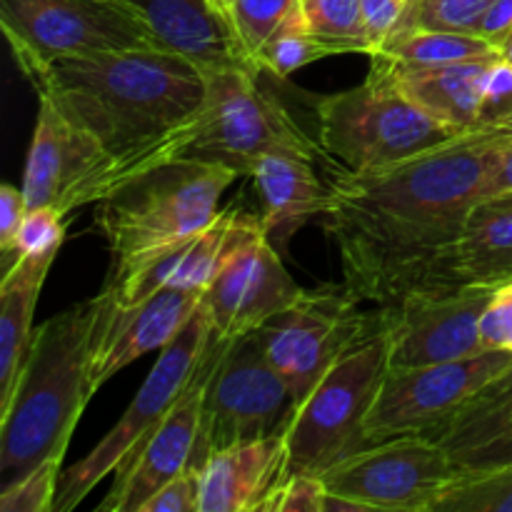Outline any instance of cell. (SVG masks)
Returning <instances> with one entry per match:
<instances>
[{"label": "cell", "instance_id": "1", "mask_svg": "<svg viewBox=\"0 0 512 512\" xmlns=\"http://www.w3.org/2000/svg\"><path fill=\"white\" fill-rule=\"evenodd\" d=\"M510 135L512 125L465 130L388 168L335 175L325 230L360 303L388 308L428 283Z\"/></svg>", "mask_w": 512, "mask_h": 512}, {"label": "cell", "instance_id": "2", "mask_svg": "<svg viewBox=\"0 0 512 512\" xmlns=\"http://www.w3.org/2000/svg\"><path fill=\"white\" fill-rule=\"evenodd\" d=\"M20 73L35 93L55 98L105 153L103 165L70 198V213L183 158L208 100V75L163 50L63 58Z\"/></svg>", "mask_w": 512, "mask_h": 512}, {"label": "cell", "instance_id": "3", "mask_svg": "<svg viewBox=\"0 0 512 512\" xmlns=\"http://www.w3.org/2000/svg\"><path fill=\"white\" fill-rule=\"evenodd\" d=\"M98 318L100 295H95L35 330L13 398L0 410L3 488L68 450L75 425L95 395L90 368Z\"/></svg>", "mask_w": 512, "mask_h": 512}, {"label": "cell", "instance_id": "4", "mask_svg": "<svg viewBox=\"0 0 512 512\" xmlns=\"http://www.w3.org/2000/svg\"><path fill=\"white\" fill-rule=\"evenodd\" d=\"M238 178L220 163L175 158L98 200L93 225L113 253L110 270L130 268L208 228Z\"/></svg>", "mask_w": 512, "mask_h": 512}, {"label": "cell", "instance_id": "5", "mask_svg": "<svg viewBox=\"0 0 512 512\" xmlns=\"http://www.w3.org/2000/svg\"><path fill=\"white\" fill-rule=\"evenodd\" d=\"M373 60L363 85L313 98L318 145L345 173H373L460 135L413 103Z\"/></svg>", "mask_w": 512, "mask_h": 512}, {"label": "cell", "instance_id": "6", "mask_svg": "<svg viewBox=\"0 0 512 512\" xmlns=\"http://www.w3.org/2000/svg\"><path fill=\"white\" fill-rule=\"evenodd\" d=\"M390 370V345L383 323L345 353L295 408L285 443L288 475L323 478L333 465L368 448L365 420Z\"/></svg>", "mask_w": 512, "mask_h": 512}, {"label": "cell", "instance_id": "7", "mask_svg": "<svg viewBox=\"0 0 512 512\" xmlns=\"http://www.w3.org/2000/svg\"><path fill=\"white\" fill-rule=\"evenodd\" d=\"M0 28L20 70L63 58L163 50L125 0H0Z\"/></svg>", "mask_w": 512, "mask_h": 512}, {"label": "cell", "instance_id": "8", "mask_svg": "<svg viewBox=\"0 0 512 512\" xmlns=\"http://www.w3.org/2000/svg\"><path fill=\"white\" fill-rule=\"evenodd\" d=\"M258 75L253 70L208 75V100L200 128L183 158L220 163L240 178H250L265 155L318 158V140L310 138L273 95L260 90Z\"/></svg>", "mask_w": 512, "mask_h": 512}, {"label": "cell", "instance_id": "9", "mask_svg": "<svg viewBox=\"0 0 512 512\" xmlns=\"http://www.w3.org/2000/svg\"><path fill=\"white\" fill-rule=\"evenodd\" d=\"M210 340H213V323L205 305H200L178 338L160 350L158 363L153 365L138 395L128 405L123 418L113 425V430L83 460L60 473L53 512H73L100 480L113 475L150 438V433L163 423L165 415L195 378Z\"/></svg>", "mask_w": 512, "mask_h": 512}, {"label": "cell", "instance_id": "10", "mask_svg": "<svg viewBox=\"0 0 512 512\" xmlns=\"http://www.w3.org/2000/svg\"><path fill=\"white\" fill-rule=\"evenodd\" d=\"M295 408L298 400L270 365L258 330L228 340L205 388L200 468L215 450L285 433Z\"/></svg>", "mask_w": 512, "mask_h": 512}, {"label": "cell", "instance_id": "11", "mask_svg": "<svg viewBox=\"0 0 512 512\" xmlns=\"http://www.w3.org/2000/svg\"><path fill=\"white\" fill-rule=\"evenodd\" d=\"M360 305L345 285L303 290L288 310L258 330L270 365L298 403L345 353L380 328L383 315L368 318Z\"/></svg>", "mask_w": 512, "mask_h": 512}, {"label": "cell", "instance_id": "12", "mask_svg": "<svg viewBox=\"0 0 512 512\" xmlns=\"http://www.w3.org/2000/svg\"><path fill=\"white\" fill-rule=\"evenodd\" d=\"M512 365V353L488 350L473 358L420 368H390L365 420L370 445L400 435H435L465 403Z\"/></svg>", "mask_w": 512, "mask_h": 512}, {"label": "cell", "instance_id": "13", "mask_svg": "<svg viewBox=\"0 0 512 512\" xmlns=\"http://www.w3.org/2000/svg\"><path fill=\"white\" fill-rule=\"evenodd\" d=\"M460 478L450 455L430 435L380 440L323 475L328 490L358 500L368 512H435Z\"/></svg>", "mask_w": 512, "mask_h": 512}, {"label": "cell", "instance_id": "14", "mask_svg": "<svg viewBox=\"0 0 512 512\" xmlns=\"http://www.w3.org/2000/svg\"><path fill=\"white\" fill-rule=\"evenodd\" d=\"M493 290L490 285L430 283L380 308L390 368H420L488 353L480 340V315Z\"/></svg>", "mask_w": 512, "mask_h": 512}, {"label": "cell", "instance_id": "15", "mask_svg": "<svg viewBox=\"0 0 512 512\" xmlns=\"http://www.w3.org/2000/svg\"><path fill=\"white\" fill-rule=\"evenodd\" d=\"M228 340L215 335L178 403L170 408L163 423L150 438L115 470V483L108 498L98 505L100 512H140L145 503L168 480L188 468L200 470V425H203V400L210 373L218 363Z\"/></svg>", "mask_w": 512, "mask_h": 512}, {"label": "cell", "instance_id": "16", "mask_svg": "<svg viewBox=\"0 0 512 512\" xmlns=\"http://www.w3.org/2000/svg\"><path fill=\"white\" fill-rule=\"evenodd\" d=\"M263 233L265 225L260 215L228 208L193 238L170 245L130 268L110 270L103 288L118 305H135L170 285L205 290L243 245Z\"/></svg>", "mask_w": 512, "mask_h": 512}, {"label": "cell", "instance_id": "17", "mask_svg": "<svg viewBox=\"0 0 512 512\" xmlns=\"http://www.w3.org/2000/svg\"><path fill=\"white\" fill-rule=\"evenodd\" d=\"M303 288L280 260L268 233L238 250L205 288L203 305L215 335L225 340L255 333L288 310Z\"/></svg>", "mask_w": 512, "mask_h": 512}, {"label": "cell", "instance_id": "18", "mask_svg": "<svg viewBox=\"0 0 512 512\" xmlns=\"http://www.w3.org/2000/svg\"><path fill=\"white\" fill-rule=\"evenodd\" d=\"M98 295L100 318L90 368L93 393L138 358L168 348L198 313L205 290L170 285L135 305H118L105 288Z\"/></svg>", "mask_w": 512, "mask_h": 512}, {"label": "cell", "instance_id": "19", "mask_svg": "<svg viewBox=\"0 0 512 512\" xmlns=\"http://www.w3.org/2000/svg\"><path fill=\"white\" fill-rule=\"evenodd\" d=\"M105 153L98 140L80 128L48 93H38V118L25 160L23 193L28 208H50L70 213L75 190L103 165Z\"/></svg>", "mask_w": 512, "mask_h": 512}, {"label": "cell", "instance_id": "20", "mask_svg": "<svg viewBox=\"0 0 512 512\" xmlns=\"http://www.w3.org/2000/svg\"><path fill=\"white\" fill-rule=\"evenodd\" d=\"M145 20L165 53L188 60L205 75L228 70L260 73L235 30L233 18L215 0H125Z\"/></svg>", "mask_w": 512, "mask_h": 512}, {"label": "cell", "instance_id": "21", "mask_svg": "<svg viewBox=\"0 0 512 512\" xmlns=\"http://www.w3.org/2000/svg\"><path fill=\"white\" fill-rule=\"evenodd\" d=\"M285 478V433L215 450L200 468V512H270Z\"/></svg>", "mask_w": 512, "mask_h": 512}, {"label": "cell", "instance_id": "22", "mask_svg": "<svg viewBox=\"0 0 512 512\" xmlns=\"http://www.w3.org/2000/svg\"><path fill=\"white\" fill-rule=\"evenodd\" d=\"M512 280V193L473 203L458 238L435 263L430 283L490 285Z\"/></svg>", "mask_w": 512, "mask_h": 512}, {"label": "cell", "instance_id": "23", "mask_svg": "<svg viewBox=\"0 0 512 512\" xmlns=\"http://www.w3.org/2000/svg\"><path fill=\"white\" fill-rule=\"evenodd\" d=\"M435 440L463 478L512 465V365L465 403Z\"/></svg>", "mask_w": 512, "mask_h": 512}, {"label": "cell", "instance_id": "24", "mask_svg": "<svg viewBox=\"0 0 512 512\" xmlns=\"http://www.w3.org/2000/svg\"><path fill=\"white\" fill-rule=\"evenodd\" d=\"M373 58L388 68L395 85L425 113L443 120L445 125L460 130V133L480 128L478 113L485 80L500 55L438 65L398 63V60L383 58V55H373Z\"/></svg>", "mask_w": 512, "mask_h": 512}, {"label": "cell", "instance_id": "25", "mask_svg": "<svg viewBox=\"0 0 512 512\" xmlns=\"http://www.w3.org/2000/svg\"><path fill=\"white\" fill-rule=\"evenodd\" d=\"M263 203L265 233L275 248H285L295 230L328 210L330 188L320 183L313 160L293 153H273L258 160L250 173Z\"/></svg>", "mask_w": 512, "mask_h": 512}, {"label": "cell", "instance_id": "26", "mask_svg": "<svg viewBox=\"0 0 512 512\" xmlns=\"http://www.w3.org/2000/svg\"><path fill=\"white\" fill-rule=\"evenodd\" d=\"M60 248L20 258L0 280V410L8 408L33 345V315Z\"/></svg>", "mask_w": 512, "mask_h": 512}, {"label": "cell", "instance_id": "27", "mask_svg": "<svg viewBox=\"0 0 512 512\" xmlns=\"http://www.w3.org/2000/svg\"><path fill=\"white\" fill-rule=\"evenodd\" d=\"M375 55L398 60V63L438 65V63H460V60L490 58L503 55L500 48L488 43L475 33H458V30H425L410 28L398 30L393 38L385 40Z\"/></svg>", "mask_w": 512, "mask_h": 512}, {"label": "cell", "instance_id": "28", "mask_svg": "<svg viewBox=\"0 0 512 512\" xmlns=\"http://www.w3.org/2000/svg\"><path fill=\"white\" fill-rule=\"evenodd\" d=\"M333 55H340V50L308 28L303 10L298 5L278 25V30L260 45V50L255 53V65L260 68V73H270L275 78L285 80L295 70L305 68L315 60L333 58Z\"/></svg>", "mask_w": 512, "mask_h": 512}, {"label": "cell", "instance_id": "29", "mask_svg": "<svg viewBox=\"0 0 512 512\" xmlns=\"http://www.w3.org/2000/svg\"><path fill=\"white\" fill-rule=\"evenodd\" d=\"M300 10L308 28L333 43L340 55H373L360 0H300Z\"/></svg>", "mask_w": 512, "mask_h": 512}, {"label": "cell", "instance_id": "30", "mask_svg": "<svg viewBox=\"0 0 512 512\" xmlns=\"http://www.w3.org/2000/svg\"><path fill=\"white\" fill-rule=\"evenodd\" d=\"M435 512H512V465L460 478Z\"/></svg>", "mask_w": 512, "mask_h": 512}, {"label": "cell", "instance_id": "31", "mask_svg": "<svg viewBox=\"0 0 512 512\" xmlns=\"http://www.w3.org/2000/svg\"><path fill=\"white\" fill-rule=\"evenodd\" d=\"M493 3L495 0H410V8L398 30L425 28L475 33Z\"/></svg>", "mask_w": 512, "mask_h": 512}, {"label": "cell", "instance_id": "32", "mask_svg": "<svg viewBox=\"0 0 512 512\" xmlns=\"http://www.w3.org/2000/svg\"><path fill=\"white\" fill-rule=\"evenodd\" d=\"M63 458L45 460L15 483L0 488V512H53Z\"/></svg>", "mask_w": 512, "mask_h": 512}, {"label": "cell", "instance_id": "33", "mask_svg": "<svg viewBox=\"0 0 512 512\" xmlns=\"http://www.w3.org/2000/svg\"><path fill=\"white\" fill-rule=\"evenodd\" d=\"M298 5L300 0H233L230 18H233L235 30H238L243 45L248 48L250 58L255 60L260 45L278 30V25Z\"/></svg>", "mask_w": 512, "mask_h": 512}, {"label": "cell", "instance_id": "34", "mask_svg": "<svg viewBox=\"0 0 512 512\" xmlns=\"http://www.w3.org/2000/svg\"><path fill=\"white\" fill-rule=\"evenodd\" d=\"M65 215L50 205L28 208L13 245V265L28 255L45 253L50 248H60L65 240ZM10 265V268H13Z\"/></svg>", "mask_w": 512, "mask_h": 512}, {"label": "cell", "instance_id": "35", "mask_svg": "<svg viewBox=\"0 0 512 512\" xmlns=\"http://www.w3.org/2000/svg\"><path fill=\"white\" fill-rule=\"evenodd\" d=\"M480 128H510L512 125V63L500 55L485 80L478 113Z\"/></svg>", "mask_w": 512, "mask_h": 512}, {"label": "cell", "instance_id": "36", "mask_svg": "<svg viewBox=\"0 0 512 512\" xmlns=\"http://www.w3.org/2000/svg\"><path fill=\"white\" fill-rule=\"evenodd\" d=\"M480 340L485 350L512 353V280H505L490 295L480 315Z\"/></svg>", "mask_w": 512, "mask_h": 512}, {"label": "cell", "instance_id": "37", "mask_svg": "<svg viewBox=\"0 0 512 512\" xmlns=\"http://www.w3.org/2000/svg\"><path fill=\"white\" fill-rule=\"evenodd\" d=\"M328 485L320 475H288L283 488L273 498L270 512H323Z\"/></svg>", "mask_w": 512, "mask_h": 512}, {"label": "cell", "instance_id": "38", "mask_svg": "<svg viewBox=\"0 0 512 512\" xmlns=\"http://www.w3.org/2000/svg\"><path fill=\"white\" fill-rule=\"evenodd\" d=\"M140 512H200V470L188 468L175 475Z\"/></svg>", "mask_w": 512, "mask_h": 512}, {"label": "cell", "instance_id": "39", "mask_svg": "<svg viewBox=\"0 0 512 512\" xmlns=\"http://www.w3.org/2000/svg\"><path fill=\"white\" fill-rule=\"evenodd\" d=\"M360 5H363L365 30H368L375 55L390 35L398 33L400 23H403L405 13L410 8V0H360Z\"/></svg>", "mask_w": 512, "mask_h": 512}, {"label": "cell", "instance_id": "40", "mask_svg": "<svg viewBox=\"0 0 512 512\" xmlns=\"http://www.w3.org/2000/svg\"><path fill=\"white\" fill-rule=\"evenodd\" d=\"M25 213H28V200H25L23 188L5 183L0 188V255H3V275L13 265L15 235H18Z\"/></svg>", "mask_w": 512, "mask_h": 512}, {"label": "cell", "instance_id": "41", "mask_svg": "<svg viewBox=\"0 0 512 512\" xmlns=\"http://www.w3.org/2000/svg\"><path fill=\"white\" fill-rule=\"evenodd\" d=\"M475 33L493 43L495 48H503V43L512 33V0H495Z\"/></svg>", "mask_w": 512, "mask_h": 512}, {"label": "cell", "instance_id": "42", "mask_svg": "<svg viewBox=\"0 0 512 512\" xmlns=\"http://www.w3.org/2000/svg\"><path fill=\"white\" fill-rule=\"evenodd\" d=\"M323 512H368V510H365V505H360L358 500L328 490V498H325Z\"/></svg>", "mask_w": 512, "mask_h": 512}, {"label": "cell", "instance_id": "43", "mask_svg": "<svg viewBox=\"0 0 512 512\" xmlns=\"http://www.w3.org/2000/svg\"><path fill=\"white\" fill-rule=\"evenodd\" d=\"M500 53H503L505 60H510V63H512V33L508 35V40H505V43H503V48H500Z\"/></svg>", "mask_w": 512, "mask_h": 512}, {"label": "cell", "instance_id": "44", "mask_svg": "<svg viewBox=\"0 0 512 512\" xmlns=\"http://www.w3.org/2000/svg\"><path fill=\"white\" fill-rule=\"evenodd\" d=\"M215 3H218V5H220V8H223V10H225V13H228V15H230V5H233V0H215Z\"/></svg>", "mask_w": 512, "mask_h": 512}]
</instances>
